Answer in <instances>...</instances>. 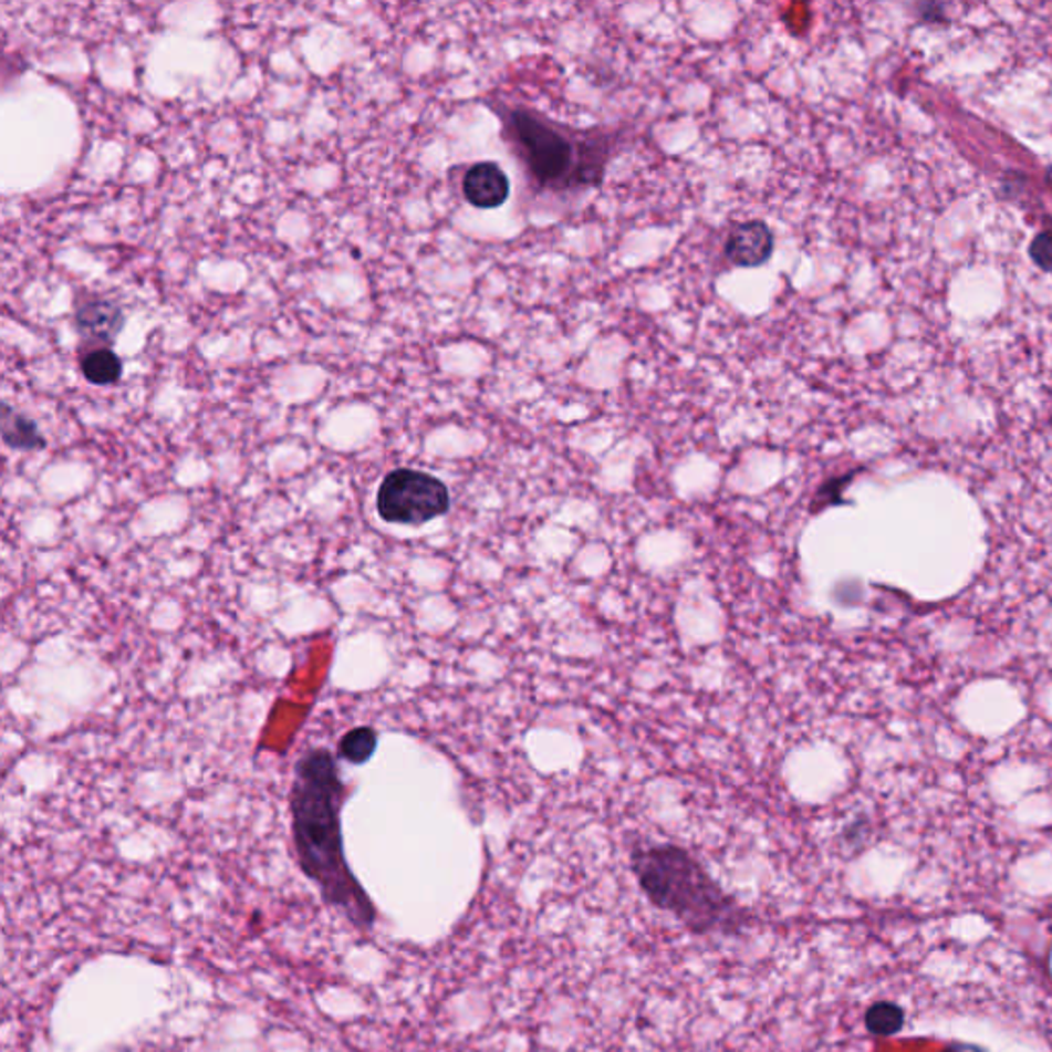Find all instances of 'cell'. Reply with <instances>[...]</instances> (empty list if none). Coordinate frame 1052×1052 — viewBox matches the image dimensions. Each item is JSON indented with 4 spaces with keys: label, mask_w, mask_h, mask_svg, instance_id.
<instances>
[{
    "label": "cell",
    "mask_w": 1052,
    "mask_h": 1052,
    "mask_svg": "<svg viewBox=\"0 0 1052 1052\" xmlns=\"http://www.w3.org/2000/svg\"><path fill=\"white\" fill-rule=\"evenodd\" d=\"M342 793L344 785L332 752H304L290 793L294 847L301 869L317 884L323 898L350 921L368 929L375 921V907L346 862L340 822Z\"/></svg>",
    "instance_id": "1"
},
{
    "label": "cell",
    "mask_w": 1052,
    "mask_h": 1052,
    "mask_svg": "<svg viewBox=\"0 0 1052 1052\" xmlns=\"http://www.w3.org/2000/svg\"><path fill=\"white\" fill-rule=\"evenodd\" d=\"M496 112L533 196L567 200L603 186L608 163L617 155L619 132L574 128L522 103Z\"/></svg>",
    "instance_id": "2"
},
{
    "label": "cell",
    "mask_w": 1052,
    "mask_h": 1052,
    "mask_svg": "<svg viewBox=\"0 0 1052 1052\" xmlns=\"http://www.w3.org/2000/svg\"><path fill=\"white\" fill-rule=\"evenodd\" d=\"M632 869L654 907L670 913L697 936H736L750 925V913L707 874L691 853L673 843L635 847Z\"/></svg>",
    "instance_id": "3"
},
{
    "label": "cell",
    "mask_w": 1052,
    "mask_h": 1052,
    "mask_svg": "<svg viewBox=\"0 0 1052 1052\" xmlns=\"http://www.w3.org/2000/svg\"><path fill=\"white\" fill-rule=\"evenodd\" d=\"M450 493L438 477L416 471L395 469L383 479L376 493V510L381 519L395 524H424L447 514Z\"/></svg>",
    "instance_id": "4"
},
{
    "label": "cell",
    "mask_w": 1052,
    "mask_h": 1052,
    "mask_svg": "<svg viewBox=\"0 0 1052 1052\" xmlns=\"http://www.w3.org/2000/svg\"><path fill=\"white\" fill-rule=\"evenodd\" d=\"M775 239L763 220L736 225L726 239V258L738 268H759L773 256Z\"/></svg>",
    "instance_id": "5"
},
{
    "label": "cell",
    "mask_w": 1052,
    "mask_h": 1052,
    "mask_svg": "<svg viewBox=\"0 0 1052 1052\" xmlns=\"http://www.w3.org/2000/svg\"><path fill=\"white\" fill-rule=\"evenodd\" d=\"M462 194L476 208H498L510 196V181L500 165L491 160L476 163L462 179Z\"/></svg>",
    "instance_id": "6"
},
{
    "label": "cell",
    "mask_w": 1052,
    "mask_h": 1052,
    "mask_svg": "<svg viewBox=\"0 0 1052 1052\" xmlns=\"http://www.w3.org/2000/svg\"><path fill=\"white\" fill-rule=\"evenodd\" d=\"M76 325L88 340L110 344L122 330L124 315L116 304L107 303V301H91L79 309Z\"/></svg>",
    "instance_id": "7"
},
{
    "label": "cell",
    "mask_w": 1052,
    "mask_h": 1052,
    "mask_svg": "<svg viewBox=\"0 0 1052 1052\" xmlns=\"http://www.w3.org/2000/svg\"><path fill=\"white\" fill-rule=\"evenodd\" d=\"M83 375L93 385H112L122 376V361L110 347H93L81 361Z\"/></svg>",
    "instance_id": "8"
},
{
    "label": "cell",
    "mask_w": 1052,
    "mask_h": 1052,
    "mask_svg": "<svg viewBox=\"0 0 1052 1052\" xmlns=\"http://www.w3.org/2000/svg\"><path fill=\"white\" fill-rule=\"evenodd\" d=\"M2 436L9 447L23 450L42 448L45 445L44 436L40 434L38 426L25 416L11 412L9 407H4L2 412Z\"/></svg>",
    "instance_id": "9"
},
{
    "label": "cell",
    "mask_w": 1052,
    "mask_h": 1052,
    "mask_svg": "<svg viewBox=\"0 0 1052 1052\" xmlns=\"http://www.w3.org/2000/svg\"><path fill=\"white\" fill-rule=\"evenodd\" d=\"M376 742H378V736H376L373 728H368V726L352 728L340 740V754L350 763H366L375 754Z\"/></svg>",
    "instance_id": "10"
},
{
    "label": "cell",
    "mask_w": 1052,
    "mask_h": 1052,
    "mask_svg": "<svg viewBox=\"0 0 1052 1052\" xmlns=\"http://www.w3.org/2000/svg\"><path fill=\"white\" fill-rule=\"evenodd\" d=\"M903 1023H905L903 1009L888 1001L874 1003L865 1013V1028L876 1037L896 1034L903 1028Z\"/></svg>",
    "instance_id": "11"
},
{
    "label": "cell",
    "mask_w": 1052,
    "mask_h": 1052,
    "mask_svg": "<svg viewBox=\"0 0 1052 1052\" xmlns=\"http://www.w3.org/2000/svg\"><path fill=\"white\" fill-rule=\"evenodd\" d=\"M1030 256L1038 268L1052 272V231L1040 232L1030 247Z\"/></svg>",
    "instance_id": "12"
},
{
    "label": "cell",
    "mask_w": 1052,
    "mask_h": 1052,
    "mask_svg": "<svg viewBox=\"0 0 1052 1052\" xmlns=\"http://www.w3.org/2000/svg\"><path fill=\"white\" fill-rule=\"evenodd\" d=\"M946 1052H985L980 1046H975V1044H954Z\"/></svg>",
    "instance_id": "13"
},
{
    "label": "cell",
    "mask_w": 1052,
    "mask_h": 1052,
    "mask_svg": "<svg viewBox=\"0 0 1052 1052\" xmlns=\"http://www.w3.org/2000/svg\"><path fill=\"white\" fill-rule=\"evenodd\" d=\"M1046 177H1049V184H1051V188H1052V167L1051 169H1049V174H1046Z\"/></svg>",
    "instance_id": "14"
}]
</instances>
